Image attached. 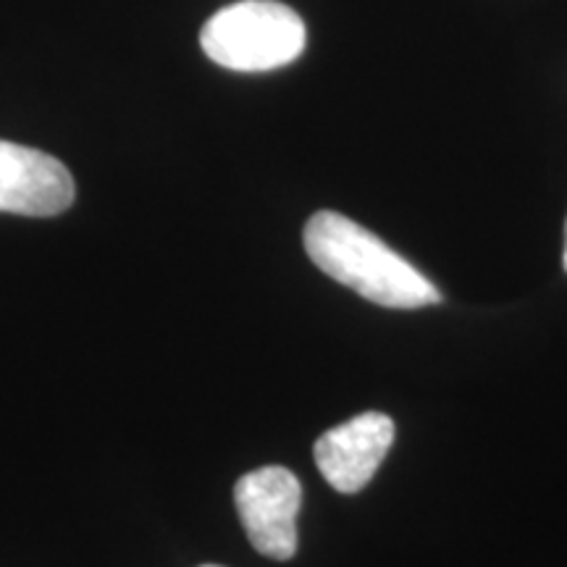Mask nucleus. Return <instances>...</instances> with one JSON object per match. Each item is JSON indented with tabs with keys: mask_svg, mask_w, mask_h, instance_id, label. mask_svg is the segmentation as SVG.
Returning <instances> with one entry per match:
<instances>
[{
	"mask_svg": "<svg viewBox=\"0 0 567 567\" xmlns=\"http://www.w3.org/2000/svg\"><path fill=\"white\" fill-rule=\"evenodd\" d=\"M394 442V421L384 413H363L318 439L313 446L321 476L337 492L358 494L375 476Z\"/></svg>",
	"mask_w": 567,
	"mask_h": 567,
	"instance_id": "obj_5",
	"label": "nucleus"
},
{
	"mask_svg": "<svg viewBox=\"0 0 567 567\" xmlns=\"http://www.w3.org/2000/svg\"><path fill=\"white\" fill-rule=\"evenodd\" d=\"M305 250L326 276L384 308L415 310L442 302V292L365 226L334 210L305 224Z\"/></svg>",
	"mask_w": 567,
	"mask_h": 567,
	"instance_id": "obj_1",
	"label": "nucleus"
},
{
	"mask_svg": "<svg viewBox=\"0 0 567 567\" xmlns=\"http://www.w3.org/2000/svg\"><path fill=\"white\" fill-rule=\"evenodd\" d=\"M563 266H565V271H567V224H565V258H563Z\"/></svg>",
	"mask_w": 567,
	"mask_h": 567,
	"instance_id": "obj_6",
	"label": "nucleus"
},
{
	"mask_svg": "<svg viewBox=\"0 0 567 567\" xmlns=\"http://www.w3.org/2000/svg\"><path fill=\"white\" fill-rule=\"evenodd\" d=\"M234 502L245 534L260 555L271 559L295 557L302 488L292 471L266 465L247 473L234 486Z\"/></svg>",
	"mask_w": 567,
	"mask_h": 567,
	"instance_id": "obj_3",
	"label": "nucleus"
},
{
	"mask_svg": "<svg viewBox=\"0 0 567 567\" xmlns=\"http://www.w3.org/2000/svg\"><path fill=\"white\" fill-rule=\"evenodd\" d=\"M74 179L53 155L0 140V213L48 218L74 203Z\"/></svg>",
	"mask_w": 567,
	"mask_h": 567,
	"instance_id": "obj_4",
	"label": "nucleus"
},
{
	"mask_svg": "<svg viewBox=\"0 0 567 567\" xmlns=\"http://www.w3.org/2000/svg\"><path fill=\"white\" fill-rule=\"evenodd\" d=\"M305 21L276 0H239L205 21L203 53L231 71H271L305 51Z\"/></svg>",
	"mask_w": 567,
	"mask_h": 567,
	"instance_id": "obj_2",
	"label": "nucleus"
},
{
	"mask_svg": "<svg viewBox=\"0 0 567 567\" xmlns=\"http://www.w3.org/2000/svg\"><path fill=\"white\" fill-rule=\"evenodd\" d=\"M203 567H218V565H203Z\"/></svg>",
	"mask_w": 567,
	"mask_h": 567,
	"instance_id": "obj_7",
	"label": "nucleus"
}]
</instances>
